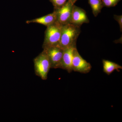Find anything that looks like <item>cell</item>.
Segmentation results:
<instances>
[{
	"mask_svg": "<svg viewBox=\"0 0 122 122\" xmlns=\"http://www.w3.org/2000/svg\"><path fill=\"white\" fill-rule=\"evenodd\" d=\"M35 74L42 79L46 80L51 68V64L48 55L43 50L33 60Z\"/></svg>",
	"mask_w": 122,
	"mask_h": 122,
	"instance_id": "cell-3",
	"label": "cell"
},
{
	"mask_svg": "<svg viewBox=\"0 0 122 122\" xmlns=\"http://www.w3.org/2000/svg\"><path fill=\"white\" fill-rule=\"evenodd\" d=\"M103 71L107 75L111 74L115 70L120 72V70L122 69V66L119 65L108 60L103 59L102 60Z\"/></svg>",
	"mask_w": 122,
	"mask_h": 122,
	"instance_id": "cell-10",
	"label": "cell"
},
{
	"mask_svg": "<svg viewBox=\"0 0 122 122\" xmlns=\"http://www.w3.org/2000/svg\"><path fill=\"white\" fill-rule=\"evenodd\" d=\"M103 7H113L115 6L121 0H102Z\"/></svg>",
	"mask_w": 122,
	"mask_h": 122,
	"instance_id": "cell-12",
	"label": "cell"
},
{
	"mask_svg": "<svg viewBox=\"0 0 122 122\" xmlns=\"http://www.w3.org/2000/svg\"><path fill=\"white\" fill-rule=\"evenodd\" d=\"M43 50L48 55L51 64V68H61L63 49L57 46L44 49Z\"/></svg>",
	"mask_w": 122,
	"mask_h": 122,
	"instance_id": "cell-5",
	"label": "cell"
},
{
	"mask_svg": "<svg viewBox=\"0 0 122 122\" xmlns=\"http://www.w3.org/2000/svg\"><path fill=\"white\" fill-rule=\"evenodd\" d=\"M114 17L115 20L117 21L120 26V31L122 30V16L121 15H114Z\"/></svg>",
	"mask_w": 122,
	"mask_h": 122,
	"instance_id": "cell-14",
	"label": "cell"
},
{
	"mask_svg": "<svg viewBox=\"0 0 122 122\" xmlns=\"http://www.w3.org/2000/svg\"><path fill=\"white\" fill-rule=\"evenodd\" d=\"M68 0H49L52 4L54 9L58 8L64 5Z\"/></svg>",
	"mask_w": 122,
	"mask_h": 122,
	"instance_id": "cell-13",
	"label": "cell"
},
{
	"mask_svg": "<svg viewBox=\"0 0 122 122\" xmlns=\"http://www.w3.org/2000/svg\"><path fill=\"white\" fill-rule=\"evenodd\" d=\"M81 32V26L69 23L63 25L59 46L64 49L76 47V41Z\"/></svg>",
	"mask_w": 122,
	"mask_h": 122,
	"instance_id": "cell-1",
	"label": "cell"
},
{
	"mask_svg": "<svg viewBox=\"0 0 122 122\" xmlns=\"http://www.w3.org/2000/svg\"><path fill=\"white\" fill-rule=\"evenodd\" d=\"M88 2L91 7L94 16H97L101 12L103 7L102 0H88Z\"/></svg>",
	"mask_w": 122,
	"mask_h": 122,
	"instance_id": "cell-11",
	"label": "cell"
},
{
	"mask_svg": "<svg viewBox=\"0 0 122 122\" xmlns=\"http://www.w3.org/2000/svg\"><path fill=\"white\" fill-rule=\"evenodd\" d=\"M69 0L72 4L74 5L75 3V2H76L77 0Z\"/></svg>",
	"mask_w": 122,
	"mask_h": 122,
	"instance_id": "cell-15",
	"label": "cell"
},
{
	"mask_svg": "<svg viewBox=\"0 0 122 122\" xmlns=\"http://www.w3.org/2000/svg\"><path fill=\"white\" fill-rule=\"evenodd\" d=\"M89 22V20L85 10L74 5L70 23L81 26L84 23Z\"/></svg>",
	"mask_w": 122,
	"mask_h": 122,
	"instance_id": "cell-7",
	"label": "cell"
},
{
	"mask_svg": "<svg viewBox=\"0 0 122 122\" xmlns=\"http://www.w3.org/2000/svg\"><path fill=\"white\" fill-rule=\"evenodd\" d=\"M63 25L56 21L47 26L42 45L43 49L59 46Z\"/></svg>",
	"mask_w": 122,
	"mask_h": 122,
	"instance_id": "cell-2",
	"label": "cell"
},
{
	"mask_svg": "<svg viewBox=\"0 0 122 122\" xmlns=\"http://www.w3.org/2000/svg\"><path fill=\"white\" fill-rule=\"evenodd\" d=\"M56 13L55 11H54L52 13L45 16L33 20H28L26 21V23L27 24L36 23L41 24L47 27L56 22Z\"/></svg>",
	"mask_w": 122,
	"mask_h": 122,
	"instance_id": "cell-9",
	"label": "cell"
},
{
	"mask_svg": "<svg viewBox=\"0 0 122 122\" xmlns=\"http://www.w3.org/2000/svg\"><path fill=\"white\" fill-rule=\"evenodd\" d=\"M72 66L73 71L81 73H87L92 69L90 63L81 56L77 48H75L74 51Z\"/></svg>",
	"mask_w": 122,
	"mask_h": 122,
	"instance_id": "cell-4",
	"label": "cell"
},
{
	"mask_svg": "<svg viewBox=\"0 0 122 122\" xmlns=\"http://www.w3.org/2000/svg\"><path fill=\"white\" fill-rule=\"evenodd\" d=\"M74 5L69 0L58 8L54 9L56 15V21L62 25L70 22Z\"/></svg>",
	"mask_w": 122,
	"mask_h": 122,
	"instance_id": "cell-6",
	"label": "cell"
},
{
	"mask_svg": "<svg viewBox=\"0 0 122 122\" xmlns=\"http://www.w3.org/2000/svg\"><path fill=\"white\" fill-rule=\"evenodd\" d=\"M76 47H70L63 49V56L60 69L66 70L68 73L72 72V63L74 51Z\"/></svg>",
	"mask_w": 122,
	"mask_h": 122,
	"instance_id": "cell-8",
	"label": "cell"
}]
</instances>
